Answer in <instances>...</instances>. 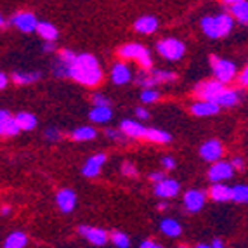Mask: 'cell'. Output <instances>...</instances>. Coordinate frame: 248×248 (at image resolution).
I'll return each instance as SVG.
<instances>
[{
    "label": "cell",
    "instance_id": "obj_1",
    "mask_svg": "<svg viewBox=\"0 0 248 248\" xmlns=\"http://www.w3.org/2000/svg\"><path fill=\"white\" fill-rule=\"evenodd\" d=\"M71 77L77 82L87 85V87H95L103 80V71L91 54H80L77 56L75 62L71 64Z\"/></svg>",
    "mask_w": 248,
    "mask_h": 248
},
{
    "label": "cell",
    "instance_id": "obj_2",
    "mask_svg": "<svg viewBox=\"0 0 248 248\" xmlns=\"http://www.w3.org/2000/svg\"><path fill=\"white\" fill-rule=\"evenodd\" d=\"M118 54H120V58H124V59H137V62H139L142 68H146V70L151 68V58H149L148 49L139 46V44H127V46H124L118 50Z\"/></svg>",
    "mask_w": 248,
    "mask_h": 248
},
{
    "label": "cell",
    "instance_id": "obj_3",
    "mask_svg": "<svg viewBox=\"0 0 248 248\" xmlns=\"http://www.w3.org/2000/svg\"><path fill=\"white\" fill-rule=\"evenodd\" d=\"M158 52L163 56L165 59H169V61H177V59H181L182 56H184V44L179 40H175V38H165V40H160L156 46Z\"/></svg>",
    "mask_w": 248,
    "mask_h": 248
},
{
    "label": "cell",
    "instance_id": "obj_4",
    "mask_svg": "<svg viewBox=\"0 0 248 248\" xmlns=\"http://www.w3.org/2000/svg\"><path fill=\"white\" fill-rule=\"evenodd\" d=\"M210 62L214 66V73L217 77V80H220L222 83L232 80L236 73V68L231 61H226V59H219L217 56H210Z\"/></svg>",
    "mask_w": 248,
    "mask_h": 248
},
{
    "label": "cell",
    "instance_id": "obj_5",
    "mask_svg": "<svg viewBox=\"0 0 248 248\" xmlns=\"http://www.w3.org/2000/svg\"><path fill=\"white\" fill-rule=\"evenodd\" d=\"M222 91H224V87H222V82H220V80H210V82L198 83V87H196L195 92L200 99L214 101Z\"/></svg>",
    "mask_w": 248,
    "mask_h": 248
},
{
    "label": "cell",
    "instance_id": "obj_6",
    "mask_svg": "<svg viewBox=\"0 0 248 248\" xmlns=\"http://www.w3.org/2000/svg\"><path fill=\"white\" fill-rule=\"evenodd\" d=\"M11 23H13L19 31H25V33H30V31L37 30V25H38L37 17L31 13H17L16 16L13 17Z\"/></svg>",
    "mask_w": 248,
    "mask_h": 248
},
{
    "label": "cell",
    "instance_id": "obj_7",
    "mask_svg": "<svg viewBox=\"0 0 248 248\" xmlns=\"http://www.w3.org/2000/svg\"><path fill=\"white\" fill-rule=\"evenodd\" d=\"M232 169L234 167L229 165V163H224V161H215L212 169L208 170V179L212 182H220V181H226L232 175Z\"/></svg>",
    "mask_w": 248,
    "mask_h": 248
},
{
    "label": "cell",
    "instance_id": "obj_8",
    "mask_svg": "<svg viewBox=\"0 0 248 248\" xmlns=\"http://www.w3.org/2000/svg\"><path fill=\"white\" fill-rule=\"evenodd\" d=\"M200 155L205 161H219V158L222 156V146L219 141H208L202 146L200 149Z\"/></svg>",
    "mask_w": 248,
    "mask_h": 248
},
{
    "label": "cell",
    "instance_id": "obj_9",
    "mask_svg": "<svg viewBox=\"0 0 248 248\" xmlns=\"http://www.w3.org/2000/svg\"><path fill=\"white\" fill-rule=\"evenodd\" d=\"M21 130L19 124H17V118H13L7 111L0 113V132L2 136H16Z\"/></svg>",
    "mask_w": 248,
    "mask_h": 248
},
{
    "label": "cell",
    "instance_id": "obj_10",
    "mask_svg": "<svg viewBox=\"0 0 248 248\" xmlns=\"http://www.w3.org/2000/svg\"><path fill=\"white\" fill-rule=\"evenodd\" d=\"M184 205H186L187 212L202 210L203 205H205V195H203L202 191H196V189L187 191L186 195H184Z\"/></svg>",
    "mask_w": 248,
    "mask_h": 248
},
{
    "label": "cell",
    "instance_id": "obj_11",
    "mask_svg": "<svg viewBox=\"0 0 248 248\" xmlns=\"http://www.w3.org/2000/svg\"><path fill=\"white\" fill-rule=\"evenodd\" d=\"M155 193L160 198H172L179 193V184L172 179H163V181L156 182V187H155Z\"/></svg>",
    "mask_w": 248,
    "mask_h": 248
},
{
    "label": "cell",
    "instance_id": "obj_12",
    "mask_svg": "<svg viewBox=\"0 0 248 248\" xmlns=\"http://www.w3.org/2000/svg\"><path fill=\"white\" fill-rule=\"evenodd\" d=\"M78 232L82 236H85L91 243L97 245V247H101V245H104L108 241V234L103 231V229H97V228H87V226H80L78 228Z\"/></svg>",
    "mask_w": 248,
    "mask_h": 248
},
{
    "label": "cell",
    "instance_id": "obj_13",
    "mask_svg": "<svg viewBox=\"0 0 248 248\" xmlns=\"http://www.w3.org/2000/svg\"><path fill=\"white\" fill-rule=\"evenodd\" d=\"M130 78H132V71H130V68H128L127 64H124V62H116L111 70L113 82H115L116 85H125V83L130 82Z\"/></svg>",
    "mask_w": 248,
    "mask_h": 248
},
{
    "label": "cell",
    "instance_id": "obj_14",
    "mask_svg": "<svg viewBox=\"0 0 248 248\" xmlns=\"http://www.w3.org/2000/svg\"><path fill=\"white\" fill-rule=\"evenodd\" d=\"M106 161V155L99 153V155H95V156H91L87 160V163L83 165V175L85 177H95V175L99 174V170L101 167H103V163Z\"/></svg>",
    "mask_w": 248,
    "mask_h": 248
},
{
    "label": "cell",
    "instance_id": "obj_15",
    "mask_svg": "<svg viewBox=\"0 0 248 248\" xmlns=\"http://www.w3.org/2000/svg\"><path fill=\"white\" fill-rule=\"evenodd\" d=\"M56 202H58V207L61 208V212L68 214V212H71L75 208L77 196H75V193L71 189H61L58 193V198H56Z\"/></svg>",
    "mask_w": 248,
    "mask_h": 248
},
{
    "label": "cell",
    "instance_id": "obj_16",
    "mask_svg": "<svg viewBox=\"0 0 248 248\" xmlns=\"http://www.w3.org/2000/svg\"><path fill=\"white\" fill-rule=\"evenodd\" d=\"M220 104H217L215 101H203V103H196L191 106V111L196 116H210L219 113Z\"/></svg>",
    "mask_w": 248,
    "mask_h": 248
},
{
    "label": "cell",
    "instance_id": "obj_17",
    "mask_svg": "<svg viewBox=\"0 0 248 248\" xmlns=\"http://www.w3.org/2000/svg\"><path fill=\"white\" fill-rule=\"evenodd\" d=\"M156 26H158V21L153 16H142L134 23V28H136L137 33H144V35L153 33L155 30H156Z\"/></svg>",
    "mask_w": 248,
    "mask_h": 248
},
{
    "label": "cell",
    "instance_id": "obj_18",
    "mask_svg": "<svg viewBox=\"0 0 248 248\" xmlns=\"http://www.w3.org/2000/svg\"><path fill=\"white\" fill-rule=\"evenodd\" d=\"M120 128H122V132L130 137H146V132H148V128L136 124V122H132V120H124Z\"/></svg>",
    "mask_w": 248,
    "mask_h": 248
},
{
    "label": "cell",
    "instance_id": "obj_19",
    "mask_svg": "<svg viewBox=\"0 0 248 248\" xmlns=\"http://www.w3.org/2000/svg\"><path fill=\"white\" fill-rule=\"evenodd\" d=\"M210 198L215 202H228V200H232V189H229L224 184H214L210 187Z\"/></svg>",
    "mask_w": 248,
    "mask_h": 248
},
{
    "label": "cell",
    "instance_id": "obj_20",
    "mask_svg": "<svg viewBox=\"0 0 248 248\" xmlns=\"http://www.w3.org/2000/svg\"><path fill=\"white\" fill-rule=\"evenodd\" d=\"M238 99H240V94L236 91H226L224 89L222 92H220L217 97H215V103L220 104V106H234L236 103H238Z\"/></svg>",
    "mask_w": 248,
    "mask_h": 248
},
{
    "label": "cell",
    "instance_id": "obj_21",
    "mask_svg": "<svg viewBox=\"0 0 248 248\" xmlns=\"http://www.w3.org/2000/svg\"><path fill=\"white\" fill-rule=\"evenodd\" d=\"M111 118V109H109V104L108 106H94V109L91 111V120L95 124H104Z\"/></svg>",
    "mask_w": 248,
    "mask_h": 248
},
{
    "label": "cell",
    "instance_id": "obj_22",
    "mask_svg": "<svg viewBox=\"0 0 248 248\" xmlns=\"http://www.w3.org/2000/svg\"><path fill=\"white\" fill-rule=\"evenodd\" d=\"M28 243V238H26L25 232H13V234L7 236V240H5L4 247L5 248H23L25 245Z\"/></svg>",
    "mask_w": 248,
    "mask_h": 248
},
{
    "label": "cell",
    "instance_id": "obj_23",
    "mask_svg": "<svg viewBox=\"0 0 248 248\" xmlns=\"http://www.w3.org/2000/svg\"><path fill=\"white\" fill-rule=\"evenodd\" d=\"M231 13L238 21L247 23L248 21V0H241V2H238V4H232Z\"/></svg>",
    "mask_w": 248,
    "mask_h": 248
},
{
    "label": "cell",
    "instance_id": "obj_24",
    "mask_svg": "<svg viewBox=\"0 0 248 248\" xmlns=\"http://www.w3.org/2000/svg\"><path fill=\"white\" fill-rule=\"evenodd\" d=\"M202 30L205 31V35L210 38H219V28H217V21L215 17H203L202 21Z\"/></svg>",
    "mask_w": 248,
    "mask_h": 248
},
{
    "label": "cell",
    "instance_id": "obj_25",
    "mask_svg": "<svg viewBox=\"0 0 248 248\" xmlns=\"http://www.w3.org/2000/svg\"><path fill=\"white\" fill-rule=\"evenodd\" d=\"M160 228H161V231L165 232L167 236H170V238H175V236L181 234V226H179V222H177V220H174V219L161 220Z\"/></svg>",
    "mask_w": 248,
    "mask_h": 248
},
{
    "label": "cell",
    "instance_id": "obj_26",
    "mask_svg": "<svg viewBox=\"0 0 248 248\" xmlns=\"http://www.w3.org/2000/svg\"><path fill=\"white\" fill-rule=\"evenodd\" d=\"M146 139L153 142H158V144H167L170 142V134L163 132V130H158V128H148V132H146Z\"/></svg>",
    "mask_w": 248,
    "mask_h": 248
},
{
    "label": "cell",
    "instance_id": "obj_27",
    "mask_svg": "<svg viewBox=\"0 0 248 248\" xmlns=\"http://www.w3.org/2000/svg\"><path fill=\"white\" fill-rule=\"evenodd\" d=\"M215 21H217V28H219L220 37H226L232 30V17L228 16V14H220V16L215 17Z\"/></svg>",
    "mask_w": 248,
    "mask_h": 248
},
{
    "label": "cell",
    "instance_id": "obj_28",
    "mask_svg": "<svg viewBox=\"0 0 248 248\" xmlns=\"http://www.w3.org/2000/svg\"><path fill=\"white\" fill-rule=\"evenodd\" d=\"M37 31L40 37H44L46 40H56L58 38V30L56 26H52L50 23H38L37 25Z\"/></svg>",
    "mask_w": 248,
    "mask_h": 248
},
{
    "label": "cell",
    "instance_id": "obj_29",
    "mask_svg": "<svg viewBox=\"0 0 248 248\" xmlns=\"http://www.w3.org/2000/svg\"><path fill=\"white\" fill-rule=\"evenodd\" d=\"M16 118H17V124H19L21 130H31V128H35V125H37V118H35L31 113H19Z\"/></svg>",
    "mask_w": 248,
    "mask_h": 248
},
{
    "label": "cell",
    "instance_id": "obj_30",
    "mask_svg": "<svg viewBox=\"0 0 248 248\" xmlns=\"http://www.w3.org/2000/svg\"><path fill=\"white\" fill-rule=\"evenodd\" d=\"M71 137H73L75 141H91V139L95 137V130L91 127H80L71 134Z\"/></svg>",
    "mask_w": 248,
    "mask_h": 248
},
{
    "label": "cell",
    "instance_id": "obj_31",
    "mask_svg": "<svg viewBox=\"0 0 248 248\" xmlns=\"http://www.w3.org/2000/svg\"><path fill=\"white\" fill-rule=\"evenodd\" d=\"M40 77H42L40 73H14L13 80H14V83H17V85H23V83L37 82Z\"/></svg>",
    "mask_w": 248,
    "mask_h": 248
},
{
    "label": "cell",
    "instance_id": "obj_32",
    "mask_svg": "<svg viewBox=\"0 0 248 248\" xmlns=\"http://www.w3.org/2000/svg\"><path fill=\"white\" fill-rule=\"evenodd\" d=\"M232 200L238 203H248V186L232 187Z\"/></svg>",
    "mask_w": 248,
    "mask_h": 248
},
{
    "label": "cell",
    "instance_id": "obj_33",
    "mask_svg": "<svg viewBox=\"0 0 248 248\" xmlns=\"http://www.w3.org/2000/svg\"><path fill=\"white\" fill-rule=\"evenodd\" d=\"M111 240H113V243H115L118 248H127L128 245H130L128 238L124 234V232H120V231H115V232H113V234H111Z\"/></svg>",
    "mask_w": 248,
    "mask_h": 248
},
{
    "label": "cell",
    "instance_id": "obj_34",
    "mask_svg": "<svg viewBox=\"0 0 248 248\" xmlns=\"http://www.w3.org/2000/svg\"><path fill=\"white\" fill-rule=\"evenodd\" d=\"M155 78L158 80V83L160 82H172V80H175V73H170V71H155Z\"/></svg>",
    "mask_w": 248,
    "mask_h": 248
},
{
    "label": "cell",
    "instance_id": "obj_35",
    "mask_svg": "<svg viewBox=\"0 0 248 248\" xmlns=\"http://www.w3.org/2000/svg\"><path fill=\"white\" fill-rule=\"evenodd\" d=\"M158 97H160V94H158L156 91H151V89H146L141 94V99L144 101V103H155Z\"/></svg>",
    "mask_w": 248,
    "mask_h": 248
},
{
    "label": "cell",
    "instance_id": "obj_36",
    "mask_svg": "<svg viewBox=\"0 0 248 248\" xmlns=\"http://www.w3.org/2000/svg\"><path fill=\"white\" fill-rule=\"evenodd\" d=\"M59 59H62V61L68 62V64H73L75 59H77V54H73L68 49H62L61 52H59Z\"/></svg>",
    "mask_w": 248,
    "mask_h": 248
},
{
    "label": "cell",
    "instance_id": "obj_37",
    "mask_svg": "<svg viewBox=\"0 0 248 248\" xmlns=\"http://www.w3.org/2000/svg\"><path fill=\"white\" fill-rule=\"evenodd\" d=\"M122 174L128 175V177H136L137 170H136V167H134L132 163H124V165H122Z\"/></svg>",
    "mask_w": 248,
    "mask_h": 248
},
{
    "label": "cell",
    "instance_id": "obj_38",
    "mask_svg": "<svg viewBox=\"0 0 248 248\" xmlns=\"http://www.w3.org/2000/svg\"><path fill=\"white\" fill-rule=\"evenodd\" d=\"M92 103H94V106H108V104H109V101H108L104 95L95 94L94 97H92Z\"/></svg>",
    "mask_w": 248,
    "mask_h": 248
},
{
    "label": "cell",
    "instance_id": "obj_39",
    "mask_svg": "<svg viewBox=\"0 0 248 248\" xmlns=\"http://www.w3.org/2000/svg\"><path fill=\"white\" fill-rule=\"evenodd\" d=\"M163 172H153V174H149V181H153V182H160L163 181Z\"/></svg>",
    "mask_w": 248,
    "mask_h": 248
},
{
    "label": "cell",
    "instance_id": "obj_40",
    "mask_svg": "<svg viewBox=\"0 0 248 248\" xmlns=\"http://www.w3.org/2000/svg\"><path fill=\"white\" fill-rule=\"evenodd\" d=\"M161 163H163V167H165V169H174V167H175V161L172 160L170 156L163 158V160H161Z\"/></svg>",
    "mask_w": 248,
    "mask_h": 248
},
{
    "label": "cell",
    "instance_id": "obj_41",
    "mask_svg": "<svg viewBox=\"0 0 248 248\" xmlns=\"http://www.w3.org/2000/svg\"><path fill=\"white\" fill-rule=\"evenodd\" d=\"M243 160H241V158H234V160H232V167H234L236 170H243Z\"/></svg>",
    "mask_w": 248,
    "mask_h": 248
},
{
    "label": "cell",
    "instance_id": "obj_42",
    "mask_svg": "<svg viewBox=\"0 0 248 248\" xmlns=\"http://www.w3.org/2000/svg\"><path fill=\"white\" fill-rule=\"evenodd\" d=\"M240 83L243 85V87H248V70H245L243 73H241L240 77Z\"/></svg>",
    "mask_w": 248,
    "mask_h": 248
},
{
    "label": "cell",
    "instance_id": "obj_43",
    "mask_svg": "<svg viewBox=\"0 0 248 248\" xmlns=\"http://www.w3.org/2000/svg\"><path fill=\"white\" fill-rule=\"evenodd\" d=\"M46 136L49 137V139H59V134L56 128H49V130L46 132Z\"/></svg>",
    "mask_w": 248,
    "mask_h": 248
},
{
    "label": "cell",
    "instance_id": "obj_44",
    "mask_svg": "<svg viewBox=\"0 0 248 248\" xmlns=\"http://www.w3.org/2000/svg\"><path fill=\"white\" fill-rule=\"evenodd\" d=\"M136 113H137V116H139V118H148V116H149V113L146 111L144 108H136Z\"/></svg>",
    "mask_w": 248,
    "mask_h": 248
},
{
    "label": "cell",
    "instance_id": "obj_45",
    "mask_svg": "<svg viewBox=\"0 0 248 248\" xmlns=\"http://www.w3.org/2000/svg\"><path fill=\"white\" fill-rule=\"evenodd\" d=\"M7 85V78H5V73H0V89H5Z\"/></svg>",
    "mask_w": 248,
    "mask_h": 248
},
{
    "label": "cell",
    "instance_id": "obj_46",
    "mask_svg": "<svg viewBox=\"0 0 248 248\" xmlns=\"http://www.w3.org/2000/svg\"><path fill=\"white\" fill-rule=\"evenodd\" d=\"M142 248H156L158 245L156 243H153V241H144V243L141 245Z\"/></svg>",
    "mask_w": 248,
    "mask_h": 248
},
{
    "label": "cell",
    "instance_id": "obj_47",
    "mask_svg": "<svg viewBox=\"0 0 248 248\" xmlns=\"http://www.w3.org/2000/svg\"><path fill=\"white\" fill-rule=\"evenodd\" d=\"M106 136L113 137V139H120V136H122V134H118V132H113V130H106Z\"/></svg>",
    "mask_w": 248,
    "mask_h": 248
},
{
    "label": "cell",
    "instance_id": "obj_48",
    "mask_svg": "<svg viewBox=\"0 0 248 248\" xmlns=\"http://www.w3.org/2000/svg\"><path fill=\"white\" fill-rule=\"evenodd\" d=\"M52 50H54L52 40H49V44H46V47H44V52H52Z\"/></svg>",
    "mask_w": 248,
    "mask_h": 248
},
{
    "label": "cell",
    "instance_id": "obj_49",
    "mask_svg": "<svg viewBox=\"0 0 248 248\" xmlns=\"http://www.w3.org/2000/svg\"><path fill=\"white\" fill-rule=\"evenodd\" d=\"M224 4H229V5H232V4H238V2H241V0H222Z\"/></svg>",
    "mask_w": 248,
    "mask_h": 248
},
{
    "label": "cell",
    "instance_id": "obj_50",
    "mask_svg": "<svg viewBox=\"0 0 248 248\" xmlns=\"http://www.w3.org/2000/svg\"><path fill=\"white\" fill-rule=\"evenodd\" d=\"M212 247H215V248H219V247H222V241L220 240H215L214 243H212Z\"/></svg>",
    "mask_w": 248,
    "mask_h": 248
},
{
    "label": "cell",
    "instance_id": "obj_51",
    "mask_svg": "<svg viewBox=\"0 0 248 248\" xmlns=\"http://www.w3.org/2000/svg\"><path fill=\"white\" fill-rule=\"evenodd\" d=\"M167 208V203H160V205H158V210H165Z\"/></svg>",
    "mask_w": 248,
    "mask_h": 248
},
{
    "label": "cell",
    "instance_id": "obj_52",
    "mask_svg": "<svg viewBox=\"0 0 248 248\" xmlns=\"http://www.w3.org/2000/svg\"><path fill=\"white\" fill-rule=\"evenodd\" d=\"M9 212H11V210H9V207H4V208H2V215H7Z\"/></svg>",
    "mask_w": 248,
    "mask_h": 248
},
{
    "label": "cell",
    "instance_id": "obj_53",
    "mask_svg": "<svg viewBox=\"0 0 248 248\" xmlns=\"http://www.w3.org/2000/svg\"><path fill=\"white\" fill-rule=\"evenodd\" d=\"M0 26H2V28H5V26H7V23H5V19H4V17H2V19H0Z\"/></svg>",
    "mask_w": 248,
    "mask_h": 248
},
{
    "label": "cell",
    "instance_id": "obj_54",
    "mask_svg": "<svg viewBox=\"0 0 248 248\" xmlns=\"http://www.w3.org/2000/svg\"><path fill=\"white\" fill-rule=\"evenodd\" d=\"M247 25H248V21H247Z\"/></svg>",
    "mask_w": 248,
    "mask_h": 248
},
{
    "label": "cell",
    "instance_id": "obj_55",
    "mask_svg": "<svg viewBox=\"0 0 248 248\" xmlns=\"http://www.w3.org/2000/svg\"><path fill=\"white\" fill-rule=\"evenodd\" d=\"M247 70H248V66H247Z\"/></svg>",
    "mask_w": 248,
    "mask_h": 248
}]
</instances>
